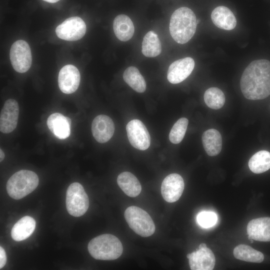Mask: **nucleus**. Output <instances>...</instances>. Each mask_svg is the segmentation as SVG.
I'll use <instances>...</instances> for the list:
<instances>
[{
	"label": "nucleus",
	"instance_id": "32",
	"mask_svg": "<svg viewBox=\"0 0 270 270\" xmlns=\"http://www.w3.org/2000/svg\"><path fill=\"white\" fill-rule=\"evenodd\" d=\"M43 0L46 2H50V3H55L58 2L60 0Z\"/></svg>",
	"mask_w": 270,
	"mask_h": 270
},
{
	"label": "nucleus",
	"instance_id": "30",
	"mask_svg": "<svg viewBox=\"0 0 270 270\" xmlns=\"http://www.w3.org/2000/svg\"><path fill=\"white\" fill-rule=\"evenodd\" d=\"M6 256L4 250L0 246V269H2L6 264Z\"/></svg>",
	"mask_w": 270,
	"mask_h": 270
},
{
	"label": "nucleus",
	"instance_id": "3",
	"mask_svg": "<svg viewBox=\"0 0 270 270\" xmlns=\"http://www.w3.org/2000/svg\"><path fill=\"white\" fill-rule=\"evenodd\" d=\"M88 248L94 258L99 260H114L122 254L123 247L120 240L111 234H103L90 240Z\"/></svg>",
	"mask_w": 270,
	"mask_h": 270
},
{
	"label": "nucleus",
	"instance_id": "6",
	"mask_svg": "<svg viewBox=\"0 0 270 270\" xmlns=\"http://www.w3.org/2000/svg\"><path fill=\"white\" fill-rule=\"evenodd\" d=\"M66 208L72 216L79 217L84 215L89 206L88 197L80 183L70 184L66 193Z\"/></svg>",
	"mask_w": 270,
	"mask_h": 270
},
{
	"label": "nucleus",
	"instance_id": "18",
	"mask_svg": "<svg viewBox=\"0 0 270 270\" xmlns=\"http://www.w3.org/2000/svg\"><path fill=\"white\" fill-rule=\"evenodd\" d=\"M211 18L216 26L222 30H230L236 25V20L233 12L224 6L216 8L212 12Z\"/></svg>",
	"mask_w": 270,
	"mask_h": 270
},
{
	"label": "nucleus",
	"instance_id": "29",
	"mask_svg": "<svg viewBox=\"0 0 270 270\" xmlns=\"http://www.w3.org/2000/svg\"><path fill=\"white\" fill-rule=\"evenodd\" d=\"M199 225L204 228L212 226L217 221L216 213L210 211H204L198 214L196 217Z\"/></svg>",
	"mask_w": 270,
	"mask_h": 270
},
{
	"label": "nucleus",
	"instance_id": "1",
	"mask_svg": "<svg viewBox=\"0 0 270 270\" xmlns=\"http://www.w3.org/2000/svg\"><path fill=\"white\" fill-rule=\"evenodd\" d=\"M240 88L248 100H262L269 96L270 61L261 59L252 62L242 74Z\"/></svg>",
	"mask_w": 270,
	"mask_h": 270
},
{
	"label": "nucleus",
	"instance_id": "20",
	"mask_svg": "<svg viewBox=\"0 0 270 270\" xmlns=\"http://www.w3.org/2000/svg\"><path fill=\"white\" fill-rule=\"evenodd\" d=\"M36 221L30 216H24L19 220L13 226L11 236L16 241L24 240L33 233L36 228Z\"/></svg>",
	"mask_w": 270,
	"mask_h": 270
},
{
	"label": "nucleus",
	"instance_id": "17",
	"mask_svg": "<svg viewBox=\"0 0 270 270\" xmlns=\"http://www.w3.org/2000/svg\"><path fill=\"white\" fill-rule=\"evenodd\" d=\"M71 120L63 114L55 112L47 119L46 124L50 131L58 138L65 139L70 134Z\"/></svg>",
	"mask_w": 270,
	"mask_h": 270
},
{
	"label": "nucleus",
	"instance_id": "15",
	"mask_svg": "<svg viewBox=\"0 0 270 270\" xmlns=\"http://www.w3.org/2000/svg\"><path fill=\"white\" fill-rule=\"evenodd\" d=\"M92 132L93 136L98 142L105 143L114 135V123L108 116L104 114L98 115L92 122Z\"/></svg>",
	"mask_w": 270,
	"mask_h": 270
},
{
	"label": "nucleus",
	"instance_id": "7",
	"mask_svg": "<svg viewBox=\"0 0 270 270\" xmlns=\"http://www.w3.org/2000/svg\"><path fill=\"white\" fill-rule=\"evenodd\" d=\"M10 57L14 69L20 73L26 72L30 68L32 56L30 47L24 40H18L12 44Z\"/></svg>",
	"mask_w": 270,
	"mask_h": 270
},
{
	"label": "nucleus",
	"instance_id": "23",
	"mask_svg": "<svg viewBox=\"0 0 270 270\" xmlns=\"http://www.w3.org/2000/svg\"><path fill=\"white\" fill-rule=\"evenodd\" d=\"M142 54L146 57L154 58L162 52V44L158 34L149 31L144 36L142 46Z\"/></svg>",
	"mask_w": 270,
	"mask_h": 270
},
{
	"label": "nucleus",
	"instance_id": "5",
	"mask_svg": "<svg viewBox=\"0 0 270 270\" xmlns=\"http://www.w3.org/2000/svg\"><path fill=\"white\" fill-rule=\"evenodd\" d=\"M130 228L136 234L142 237L152 236L155 231V225L150 216L142 208L130 206L124 214Z\"/></svg>",
	"mask_w": 270,
	"mask_h": 270
},
{
	"label": "nucleus",
	"instance_id": "26",
	"mask_svg": "<svg viewBox=\"0 0 270 270\" xmlns=\"http://www.w3.org/2000/svg\"><path fill=\"white\" fill-rule=\"evenodd\" d=\"M250 170L255 174L264 172L270 168V152L260 150L254 154L248 163Z\"/></svg>",
	"mask_w": 270,
	"mask_h": 270
},
{
	"label": "nucleus",
	"instance_id": "27",
	"mask_svg": "<svg viewBox=\"0 0 270 270\" xmlns=\"http://www.w3.org/2000/svg\"><path fill=\"white\" fill-rule=\"evenodd\" d=\"M204 101L206 106L213 110L222 108L225 102V96L221 90L216 87L208 88L204 94Z\"/></svg>",
	"mask_w": 270,
	"mask_h": 270
},
{
	"label": "nucleus",
	"instance_id": "28",
	"mask_svg": "<svg viewBox=\"0 0 270 270\" xmlns=\"http://www.w3.org/2000/svg\"><path fill=\"white\" fill-rule=\"evenodd\" d=\"M188 123L186 118H182L174 124L169 134V140L172 143L178 144L181 142L186 131Z\"/></svg>",
	"mask_w": 270,
	"mask_h": 270
},
{
	"label": "nucleus",
	"instance_id": "13",
	"mask_svg": "<svg viewBox=\"0 0 270 270\" xmlns=\"http://www.w3.org/2000/svg\"><path fill=\"white\" fill-rule=\"evenodd\" d=\"M80 75L78 69L72 64H67L60 70L58 84L60 90L64 94H71L78 88Z\"/></svg>",
	"mask_w": 270,
	"mask_h": 270
},
{
	"label": "nucleus",
	"instance_id": "2",
	"mask_svg": "<svg viewBox=\"0 0 270 270\" xmlns=\"http://www.w3.org/2000/svg\"><path fill=\"white\" fill-rule=\"evenodd\" d=\"M196 16L187 7H181L172 14L169 29L172 38L180 44L188 42L194 34L196 28Z\"/></svg>",
	"mask_w": 270,
	"mask_h": 270
},
{
	"label": "nucleus",
	"instance_id": "10",
	"mask_svg": "<svg viewBox=\"0 0 270 270\" xmlns=\"http://www.w3.org/2000/svg\"><path fill=\"white\" fill-rule=\"evenodd\" d=\"M192 270H212L214 267L216 258L211 250L202 243L198 249L186 256Z\"/></svg>",
	"mask_w": 270,
	"mask_h": 270
},
{
	"label": "nucleus",
	"instance_id": "11",
	"mask_svg": "<svg viewBox=\"0 0 270 270\" xmlns=\"http://www.w3.org/2000/svg\"><path fill=\"white\" fill-rule=\"evenodd\" d=\"M18 114V102L12 98L6 100L0 112V130L2 132L8 134L16 128Z\"/></svg>",
	"mask_w": 270,
	"mask_h": 270
},
{
	"label": "nucleus",
	"instance_id": "8",
	"mask_svg": "<svg viewBox=\"0 0 270 270\" xmlns=\"http://www.w3.org/2000/svg\"><path fill=\"white\" fill-rule=\"evenodd\" d=\"M86 26L80 17L73 16L66 19L56 29V36L60 39L68 41H76L85 34Z\"/></svg>",
	"mask_w": 270,
	"mask_h": 270
},
{
	"label": "nucleus",
	"instance_id": "12",
	"mask_svg": "<svg viewBox=\"0 0 270 270\" xmlns=\"http://www.w3.org/2000/svg\"><path fill=\"white\" fill-rule=\"evenodd\" d=\"M184 184L182 178L178 174H172L163 180L161 193L164 200L168 202H174L180 198Z\"/></svg>",
	"mask_w": 270,
	"mask_h": 270
},
{
	"label": "nucleus",
	"instance_id": "22",
	"mask_svg": "<svg viewBox=\"0 0 270 270\" xmlns=\"http://www.w3.org/2000/svg\"><path fill=\"white\" fill-rule=\"evenodd\" d=\"M117 182L122 190L128 196L136 197L142 190L138 179L131 172H124L118 176Z\"/></svg>",
	"mask_w": 270,
	"mask_h": 270
},
{
	"label": "nucleus",
	"instance_id": "14",
	"mask_svg": "<svg viewBox=\"0 0 270 270\" xmlns=\"http://www.w3.org/2000/svg\"><path fill=\"white\" fill-rule=\"evenodd\" d=\"M194 64V59L190 57H186L174 62L168 69V80L172 84L182 82L190 74Z\"/></svg>",
	"mask_w": 270,
	"mask_h": 270
},
{
	"label": "nucleus",
	"instance_id": "25",
	"mask_svg": "<svg viewBox=\"0 0 270 270\" xmlns=\"http://www.w3.org/2000/svg\"><path fill=\"white\" fill-rule=\"evenodd\" d=\"M234 256L236 259L250 262L260 263L264 260L262 252L244 244H239L234 248Z\"/></svg>",
	"mask_w": 270,
	"mask_h": 270
},
{
	"label": "nucleus",
	"instance_id": "31",
	"mask_svg": "<svg viewBox=\"0 0 270 270\" xmlns=\"http://www.w3.org/2000/svg\"><path fill=\"white\" fill-rule=\"evenodd\" d=\"M5 155L4 153L2 151V149L0 150V161L2 162L4 158Z\"/></svg>",
	"mask_w": 270,
	"mask_h": 270
},
{
	"label": "nucleus",
	"instance_id": "21",
	"mask_svg": "<svg viewBox=\"0 0 270 270\" xmlns=\"http://www.w3.org/2000/svg\"><path fill=\"white\" fill-rule=\"evenodd\" d=\"M204 148L208 155L214 156L218 154L222 148V138L220 132L211 128L205 131L202 135Z\"/></svg>",
	"mask_w": 270,
	"mask_h": 270
},
{
	"label": "nucleus",
	"instance_id": "19",
	"mask_svg": "<svg viewBox=\"0 0 270 270\" xmlns=\"http://www.w3.org/2000/svg\"><path fill=\"white\" fill-rule=\"evenodd\" d=\"M113 29L116 38L122 42L130 40L134 32V24L131 19L124 14H119L114 18Z\"/></svg>",
	"mask_w": 270,
	"mask_h": 270
},
{
	"label": "nucleus",
	"instance_id": "4",
	"mask_svg": "<svg viewBox=\"0 0 270 270\" xmlns=\"http://www.w3.org/2000/svg\"><path fill=\"white\" fill-rule=\"evenodd\" d=\"M38 176L34 172L20 170L8 179L6 190L12 198L20 200L32 192L38 186Z\"/></svg>",
	"mask_w": 270,
	"mask_h": 270
},
{
	"label": "nucleus",
	"instance_id": "24",
	"mask_svg": "<svg viewBox=\"0 0 270 270\" xmlns=\"http://www.w3.org/2000/svg\"><path fill=\"white\" fill-rule=\"evenodd\" d=\"M124 82L134 90L142 93L146 90V82L138 70L132 66L128 67L123 74Z\"/></svg>",
	"mask_w": 270,
	"mask_h": 270
},
{
	"label": "nucleus",
	"instance_id": "9",
	"mask_svg": "<svg viewBox=\"0 0 270 270\" xmlns=\"http://www.w3.org/2000/svg\"><path fill=\"white\" fill-rule=\"evenodd\" d=\"M128 140L134 148L142 150H147L150 144V138L146 126L140 120H130L126 126Z\"/></svg>",
	"mask_w": 270,
	"mask_h": 270
},
{
	"label": "nucleus",
	"instance_id": "16",
	"mask_svg": "<svg viewBox=\"0 0 270 270\" xmlns=\"http://www.w3.org/2000/svg\"><path fill=\"white\" fill-rule=\"evenodd\" d=\"M248 237L260 242H270V218L253 219L247 226Z\"/></svg>",
	"mask_w": 270,
	"mask_h": 270
}]
</instances>
